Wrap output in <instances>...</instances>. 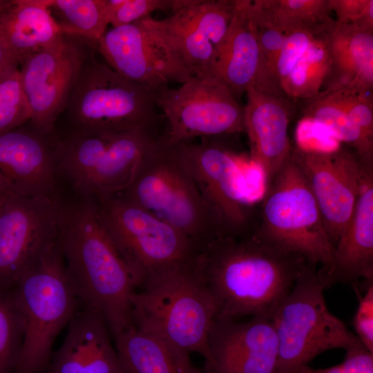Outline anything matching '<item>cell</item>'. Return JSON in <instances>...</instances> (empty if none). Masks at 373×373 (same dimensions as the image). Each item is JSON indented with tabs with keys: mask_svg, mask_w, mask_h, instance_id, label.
I'll return each mask as SVG.
<instances>
[{
	"mask_svg": "<svg viewBox=\"0 0 373 373\" xmlns=\"http://www.w3.org/2000/svg\"><path fill=\"white\" fill-rule=\"evenodd\" d=\"M309 264L256 235L218 237L199 252L195 265L216 308V320L274 313Z\"/></svg>",
	"mask_w": 373,
	"mask_h": 373,
	"instance_id": "cell-1",
	"label": "cell"
},
{
	"mask_svg": "<svg viewBox=\"0 0 373 373\" xmlns=\"http://www.w3.org/2000/svg\"><path fill=\"white\" fill-rule=\"evenodd\" d=\"M57 242L79 305L102 315L113 338L133 327L131 299L135 287L94 199L60 202Z\"/></svg>",
	"mask_w": 373,
	"mask_h": 373,
	"instance_id": "cell-2",
	"label": "cell"
},
{
	"mask_svg": "<svg viewBox=\"0 0 373 373\" xmlns=\"http://www.w3.org/2000/svg\"><path fill=\"white\" fill-rule=\"evenodd\" d=\"M195 259L146 279L132 295L131 314L136 329L204 357L216 308Z\"/></svg>",
	"mask_w": 373,
	"mask_h": 373,
	"instance_id": "cell-3",
	"label": "cell"
},
{
	"mask_svg": "<svg viewBox=\"0 0 373 373\" xmlns=\"http://www.w3.org/2000/svg\"><path fill=\"white\" fill-rule=\"evenodd\" d=\"M155 91L100 63L93 53L84 64L64 111L55 124L62 137L157 129Z\"/></svg>",
	"mask_w": 373,
	"mask_h": 373,
	"instance_id": "cell-4",
	"label": "cell"
},
{
	"mask_svg": "<svg viewBox=\"0 0 373 373\" xmlns=\"http://www.w3.org/2000/svg\"><path fill=\"white\" fill-rule=\"evenodd\" d=\"M118 194L177 229L200 251L216 238L196 184L164 133L144 153L132 180Z\"/></svg>",
	"mask_w": 373,
	"mask_h": 373,
	"instance_id": "cell-5",
	"label": "cell"
},
{
	"mask_svg": "<svg viewBox=\"0 0 373 373\" xmlns=\"http://www.w3.org/2000/svg\"><path fill=\"white\" fill-rule=\"evenodd\" d=\"M254 234L303 257L309 265H320L321 280L332 269L334 248L316 200L291 153L266 186Z\"/></svg>",
	"mask_w": 373,
	"mask_h": 373,
	"instance_id": "cell-6",
	"label": "cell"
},
{
	"mask_svg": "<svg viewBox=\"0 0 373 373\" xmlns=\"http://www.w3.org/2000/svg\"><path fill=\"white\" fill-rule=\"evenodd\" d=\"M12 289L24 322L16 373H44L57 336L80 305L68 281L57 240L21 276Z\"/></svg>",
	"mask_w": 373,
	"mask_h": 373,
	"instance_id": "cell-7",
	"label": "cell"
},
{
	"mask_svg": "<svg viewBox=\"0 0 373 373\" xmlns=\"http://www.w3.org/2000/svg\"><path fill=\"white\" fill-rule=\"evenodd\" d=\"M317 267L308 265L271 318L278 341L275 373H296L320 354L363 345L327 306Z\"/></svg>",
	"mask_w": 373,
	"mask_h": 373,
	"instance_id": "cell-8",
	"label": "cell"
},
{
	"mask_svg": "<svg viewBox=\"0 0 373 373\" xmlns=\"http://www.w3.org/2000/svg\"><path fill=\"white\" fill-rule=\"evenodd\" d=\"M135 290L151 276L194 260L200 249L177 229L119 194L94 199Z\"/></svg>",
	"mask_w": 373,
	"mask_h": 373,
	"instance_id": "cell-9",
	"label": "cell"
},
{
	"mask_svg": "<svg viewBox=\"0 0 373 373\" xmlns=\"http://www.w3.org/2000/svg\"><path fill=\"white\" fill-rule=\"evenodd\" d=\"M220 136L173 144L196 184L216 238H245L254 234L258 213L244 196L239 165Z\"/></svg>",
	"mask_w": 373,
	"mask_h": 373,
	"instance_id": "cell-10",
	"label": "cell"
},
{
	"mask_svg": "<svg viewBox=\"0 0 373 373\" xmlns=\"http://www.w3.org/2000/svg\"><path fill=\"white\" fill-rule=\"evenodd\" d=\"M155 102L169 142L245 132L243 107L214 77L192 76L178 88H161L155 91Z\"/></svg>",
	"mask_w": 373,
	"mask_h": 373,
	"instance_id": "cell-11",
	"label": "cell"
},
{
	"mask_svg": "<svg viewBox=\"0 0 373 373\" xmlns=\"http://www.w3.org/2000/svg\"><path fill=\"white\" fill-rule=\"evenodd\" d=\"M96 50V43L64 34L55 44L21 61V83L32 126L44 134L55 132V122L66 106L82 68Z\"/></svg>",
	"mask_w": 373,
	"mask_h": 373,
	"instance_id": "cell-12",
	"label": "cell"
},
{
	"mask_svg": "<svg viewBox=\"0 0 373 373\" xmlns=\"http://www.w3.org/2000/svg\"><path fill=\"white\" fill-rule=\"evenodd\" d=\"M97 50L119 75L154 91L193 76L151 16L106 29Z\"/></svg>",
	"mask_w": 373,
	"mask_h": 373,
	"instance_id": "cell-13",
	"label": "cell"
},
{
	"mask_svg": "<svg viewBox=\"0 0 373 373\" xmlns=\"http://www.w3.org/2000/svg\"><path fill=\"white\" fill-rule=\"evenodd\" d=\"M58 198L9 193L0 209V292L14 288L57 240Z\"/></svg>",
	"mask_w": 373,
	"mask_h": 373,
	"instance_id": "cell-14",
	"label": "cell"
},
{
	"mask_svg": "<svg viewBox=\"0 0 373 373\" xmlns=\"http://www.w3.org/2000/svg\"><path fill=\"white\" fill-rule=\"evenodd\" d=\"M291 154L316 200L334 248L355 207L362 162L353 150L341 146L329 151L292 147Z\"/></svg>",
	"mask_w": 373,
	"mask_h": 373,
	"instance_id": "cell-15",
	"label": "cell"
},
{
	"mask_svg": "<svg viewBox=\"0 0 373 373\" xmlns=\"http://www.w3.org/2000/svg\"><path fill=\"white\" fill-rule=\"evenodd\" d=\"M236 9V0H192L154 23L193 76L206 77Z\"/></svg>",
	"mask_w": 373,
	"mask_h": 373,
	"instance_id": "cell-16",
	"label": "cell"
},
{
	"mask_svg": "<svg viewBox=\"0 0 373 373\" xmlns=\"http://www.w3.org/2000/svg\"><path fill=\"white\" fill-rule=\"evenodd\" d=\"M203 373H275L278 341L271 317L215 321Z\"/></svg>",
	"mask_w": 373,
	"mask_h": 373,
	"instance_id": "cell-17",
	"label": "cell"
},
{
	"mask_svg": "<svg viewBox=\"0 0 373 373\" xmlns=\"http://www.w3.org/2000/svg\"><path fill=\"white\" fill-rule=\"evenodd\" d=\"M56 132L44 134L28 122L0 134V175L23 196H56L59 178Z\"/></svg>",
	"mask_w": 373,
	"mask_h": 373,
	"instance_id": "cell-18",
	"label": "cell"
},
{
	"mask_svg": "<svg viewBox=\"0 0 373 373\" xmlns=\"http://www.w3.org/2000/svg\"><path fill=\"white\" fill-rule=\"evenodd\" d=\"M246 95L245 132L249 140L251 159L262 170L267 186L291 153L288 127L293 105L283 93L254 86Z\"/></svg>",
	"mask_w": 373,
	"mask_h": 373,
	"instance_id": "cell-19",
	"label": "cell"
},
{
	"mask_svg": "<svg viewBox=\"0 0 373 373\" xmlns=\"http://www.w3.org/2000/svg\"><path fill=\"white\" fill-rule=\"evenodd\" d=\"M67 326L65 338L52 353L46 373H122L101 314L79 305Z\"/></svg>",
	"mask_w": 373,
	"mask_h": 373,
	"instance_id": "cell-20",
	"label": "cell"
},
{
	"mask_svg": "<svg viewBox=\"0 0 373 373\" xmlns=\"http://www.w3.org/2000/svg\"><path fill=\"white\" fill-rule=\"evenodd\" d=\"M360 279H373V162L362 163L354 211L334 247L332 269L321 282L325 289L338 283L356 286Z\"/></svg>",
	"mask_w": 373,
	"mask_h": 373,
	"instance_id": "cell-21",
	"label": "cell"
},
{
	"mask_svg": "<svg viewBox=\"0 0 373 373\" xmlns=\"http://www.w3.org/2000/svg\"><path fill=\"white\" fill-rule=\"evenodd\" d=\"M248 2L236 0L233 18L207 75L223 83L237 100L255 85L260 65V48Z\"/></svg>",
	"mask_w": 373,
	"mask_h": 373,
	"instance_id": "cell-22",
	"label": "cell"
},
{
	"mask_svg": "<svg viewBox=\"0 0 373 373\" xmlns=\"http://www.w3.org/2000/svg\"><path fill=\"white\" fill-rule=\"evenodd\" d=\"M162 133L154 128L115 133L77 194L80 198L97 199L122 192L132 180L144 153Z\"/></svg>",
	"mask_w": 373,
	"mask_h": 373,
	"instance_id": "cell-23",
	"label": "cell"
},
{
	"mask_svg": "<svg viewBox=\"0 0 373 373\" xmlns=\"http://www.w3.org/2000/svg\"><path fill=\"white\" fill-rule=\"evenodd\" d=\"M329 44L332 66L325 80H328L327 88L372 91L373 31L334 20L329 30Z\"/></svg>",
	"mask_w": 373,
	"mask_h": 373,
	"instance_id": "cell-24",
	"label": "cell"
},
{
	"mask_svg": "<svg viewBox=\"0 0 373 373\" xmlns=\"http://www.w3.org/2000/svg\"><path fill=\"white\" fill-rule=\"evenodd\" d=\"M113 339L122 373H203L189 352L133 326Z\"/></svg>",
	"mask_w": 373,
	"mask_h": 373,
	"instance_id": "cell-25",
	"label": "cell"
},
{
	"mask_svg": "<svg viewBox=\"0 0 373 373\" xmlns=\"http://www.w3.org/2000/svg\"><path fill=\"white\" fill-rule=\"evenodd\" d=\"M63 35L46 0H11L0 19V38L19 64L28 55L55 44Z\"/></svg>",
	"mask_w": 373,
	"mask_h": 373,
	"instance_id": "cell-26",
	"label": "cell"
},
{
	"mask_svg": "<svg viewBox=\"0 0 373 373\" xmlns=\"http://www.w3.org/2000/svg\"><path fill=\"white\" fill-rule=\"evenodd\" d=\"M334 21L318 27L312 41L281 83L280 89L288 98L309 99L321 91L332 66L329 35Z\"/></svg>",
	"mask_w": 373,
	"mask_h": 373,
	"instance_id": "cell-27",
	"label": "cell"
},
{
	"mask_svg": "<svg viewBox=\"0 0 373 373\" xmlns=\"http://www.w3.org/2000/svg\"><path fill=\"white\" fill-rule=\"evenodd\" d=\"M303 100L305 102L303 117L313 119L339 142L350 146L362 162H373V142L364 137L331 90L326 88L313 97Z\"/></svg>",
	"mask_w": 373,
	"mask_h": 373,
	"instance_id": "cell-28",
	"label": "cell"
},
{
	"mask_svg": "<svg viewBox=\"0 0 373 373\" xmlns=\"http://www.w3.org/2000/svg\"><path fill=\"white\" fill-rule=\"evenodd\" d=\"M254 19L285 33L302 26H318L331 20L328 0L252 1Z\"/></svg>",
	"mask_w": 373,
	"mask_h": 373,
	"instance_id": "cell-29",
	"label": "cell"
},
{
	"mask_svg": "<svg viewBox=\"0 0 373 373\" xmlns=\"http://www.w3.org/2000/svg\"><path fill=\"white\" fill-rule=\"evenodd\" d=\"M46 3L65 35L97 44L109 24L106 0H46Z\"/></svg>",
	"mask_w": 373,
	"mask_h": 373,
	"instance_id": "cell-30",
	"label": "cell"
},
{
	"mask_svg": "<svg viewBox=\"0 0 373 373\" xmlns=\"http://www.w3.org/2000/svg\"><path fill=\"white\" fill-rule=\"evenodd\" d=\"M24 322L13 289L0 292V373H16Z\"/></svg>",
	"mask_w": 373,
	"mask_h": 373,
	"instance_id": "cell-31",
	"label": "cell"
},
{
	"mask_svg": "<svg viewBox=\"0 0 373 373\" xmlns=\"http://www.w3.org/2000/svg\"><path fill=\"white\" fill-rule=\"evenodd\" d=\"M19 66L0 75V134L22 126L30 119Z\"/></svg>",
	"mask_w": 373,
	"mask_h": 373,
	"instance_id": "cell-32",
	"label": "cell"
},
{
	"mask_svg": "<svg viewBox=\"0 0 373 373\" xmlns=\"http://www.w3.org/2000/svg\"><path fill=\"white\" fill-rule=\"evenodd\" d=\"M254 25L260 48L259 70L254 87L283 93L276 81L274 71L278 55L286 38V33L271 26Z\"/></svg>",
	"mask_w": 373,
	"mask_h": 373,
	"instance_id": "cell-33",
	"label": "cell"
},
{
	"mask_svg": "<svg viewBox=\"0 0 373 373\" xmlns=\"http://www.w3.org/2000/svg\"><path fill=\"white\" fill-rule=\"evenodd\" d=\"M192 0H106L109 24L112 27L128 25L150 17L157 10H178Z\"/></svg>",
	"mask_w": 373,
	"mask_h": 373,
	"instance_id": "cell-34",
	"label": "cell"
},
{
	"mask_svg": "<svg viewBox=\"0 0 373 373\" xmlns=\"http://www.w3.org/2000/svg\"><path fill=\"white\" fill-rule=\"evenodd\" d=\"M349 117L360 128L364 137L373 142L372 91L348 87L327 88Z\"/></svg>",
	"mask_w": 373,
	"mask_h": 373,
	"instance_id": "cell-35",
	"label": "cell"
},
{
	"mask_svg": "<svg viewBox=\"0 0 373 373\" xmlns=\"http://www.w3.org/2000/svg\"><path fill=\"white\" fill-rule=\"evenodd\" d=\"M321 25L302 26L286 32V38L278 55L274 71L275 79L280 88L281 83L289 75L312 41Z\"/></svg>",
	"mask_w": 373,
	"mask_h": 373,
	"instance_id": "cell-36",
	"label": "cell"
},
{
	"mask_svg": "<svg viewBox=\"0 0 373 373\" xmlns=\"http://www.w3.org/2000/svg\"><path fill=\"white\" fill-rule=\"evenodd\" d=\"M296 137V148L303 151H329L340 146L325 128L305 117L298 123Z\"/></svg>",
	"mask_w": 373,
	"mask_h": 373,
	"instance_id": "cell-37",
	"label": "cell"
},
{
	"mask_svg": "<svg viewBox=\"0 0 373 373\" xmlns=\"http://www.w3.org/2000/svg\"><path fill=\"white\" fill-rule=\"evenodd\" d=\"M296 373H373V353L364 345L346 351L344 360L326 368H312L305 365Z\"/></svg>",
	"mask_w": 373,
	"mask_h": 373,
	"instance_id": "cell-38",
	"label": "cell"
},
{
	"mask_svg": "<svg viewBox=\"0 0 373 373\" xmlns=\"http://www.w3.org/2000/svg\"><path fill=\"white\" fill-rule=\"evenodd\" d=\"M365 281V294L359 299L353 325L356 336L373 353V279Z\"/></svg>",
	"mask_w": 373,
	"mask_h": 373,
	"instance_id": "cell-39",
	"label": "cell"
},
{
	"mask_svg": "<svg viewBox=\"0 0 373 373\" xmlns=\"http://www.w3.org/2000/svg\"><path fill=\"white\" fill-rule=\"evenodd\" d=\"M369 0H328L329 8L337 22L350 24L363 10Z\"/></svg>",
	"mask_w": 373,
	"mask_h": 373,
	"instance_id": "cell-40",
	"label": "cell"
},
{
	"mask_svg": "<svg viewBox=\"0 0 373 373\" xmlns=\"http://www.w3.org/2000/svg\"><path fill=\"white\" fill-rule=\"evenodd\" d=\"M350 24L363 30L373 31L372 0H369L363 10Z\"/></svg>",
	"mask_w": 373,
	"mask_h": 373,
	"instance_id": "cell-41",
	"label": "cell"
},
{
	"mask_svg": "<svg viewBox=\"0 0 373 373\" xmlns=\"http://www.w3.org/2000/svg\"><path fill=\"white\" fill-rule=\"evenodd\" d=\"M19 63L0 38V75Z\"/></svg>",
	"mask_w": 373,
	"mask_h": 373,
	"instance_id": "cell-42",
	"label": "cell"
},
{
	"mask_svg": "<svg viewBox=\"0 0 373 373\" xmlns=\"http://www.w3.org/2000/svg\"><path fill=\"white\" fill-rule=\"evenodd\" d=\"M10 192L12 191L10 186L4 178L0 175V200L5 198V197Z\"/></svg>",
	"mask_w": 373,
	"mask_h": 373,
	"instance_id": "cell-43",
	"label": "cell"
},
{
	"mask_svg": "<svg viewBox=\"0 0 373 373\" xmlns=\"http://www.w3.org/2000/svg\"><path fill=\"white\" fill-rule=\"evenodd\" d=\"M11 0H0V19L3 12L9 7Z\"/></svg>",
	"mask_w": 373,
	"mask_h": 373,
	"instance_id": "cell-44",
	"label": "cell"
},
{
	"mask_svg": "<svg viewBox=\"0 0 373 373\" xmlns=\"http://www.w3.org/2000/svg\"><path fill=\"white\" fill-rule=\"evenodd\" d=\"M3 200H4V198L3 200H0V209H1V205H2V203L3 202Z\"/></svg>",
	"mask_w": 373,
	"mask_h": 373,
	"instance_id": "cell-45",
	"label": "cell"
},
{
	"mask_svg": "<svg viewBox=\"0 0 373 373\" xmlns=\"http://www.w3.org/2000/svg\"><path fill=\"white\" fill-rule=\"evenodd\" d=\"M44 373H46V372H44Z\"/></svg>",
	"mask_w": 373,
	"mask_h": 373,
	"instance_id": "cell-46",
	"label": "cell"
}]
</instances>
